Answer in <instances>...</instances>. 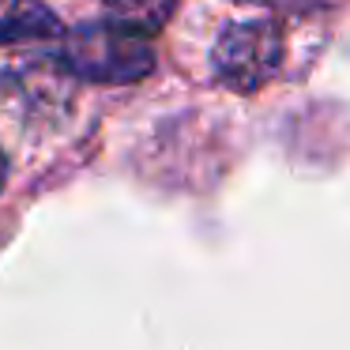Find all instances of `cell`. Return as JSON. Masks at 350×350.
<instances>
[{
  "label": "cell",
  "instance_id": "6da1fadb",
  "mask_svg": "<svg viewBox=\"0 0 350 350\" xmlns=\"http://www.w3.org/2000/svg\"><path fill=\"white\" fill-rule=\"evenodd\" d=\"M64 68L94 83H136L154 68V49L124 23H87L64 38Z\"/></svg>",
  "mask_w": 350,
  "mask_h": 350
},
{
  "label": "cell",
  "instance_id": "277c9868",
  "mask_svg": "<svg viewBox=\"0 0 350 350\" xmlns=\"http://www.w3.org/2000/svg\"><path fill=\"white\" fill-rule=\"evenodd\" d=\"M102 4L113 23H124L132 31H159L177 8V0H102Z\"/></svg>",
  "mask_w": 350,
  "mask_h": 350
},
{
  "label": "cell",
  "instance_id": "3957f363",
  "mask_svg": "<svg viewBox=\"0 0 350 350\" xmlns=\"http://www.w3.org/2000/svg\"><path fill=\"white\" fill-rule=\"evenodd\" d=\"M53 34H61V23L42 0H0V42H38Z\"/></svg>",
  "mask_w": 350,
  "mask_h": 350
},
{
  "label": "cell",
  "instance_id": "7a4b0ae2",
  "mask_svg": "<svg viewBox=\"0 0 350 350\" xmlns=\"http://www.w3.org/2000/svg\"><path fill=\"white\" fill-rule=\"evenodd\" d=\"M282 61V38L279 27L267 19H241L226 27L222 38L215 42V76L234 91H256L279 72Z\"/></svg>",
  "mask_w": 350,
  "mask_h": 350
},
{
  "label": "cell",
  "instance_id": "5b68a950",
  "mask_svg": "<svg viewBox=\"0 0 350 350\" xmlns=\"http://www.w3.org/2000/svg\"><path fill=\"white\" fill-rule=\"evenodd\" d=\"M4 174H8V162H4V151H0V185H4Z\"/></svg>",
  "mask_w": 350,
  "mask_h": 350
},
{
  "label": "cell",
  "instance_id": "8992f818",
  "mask_svg": "<svg viewBox=\"0 0 350 350\" xmlns=\"http://www.w3.org/2000/svg\"><path fill=\"white\" fill-rule=\"evenodd\" d=\"M294 4H317V0H294Z\"/></svg>",
  "mask_w": 350,
  "mask_h": 350
}]
</instances>
